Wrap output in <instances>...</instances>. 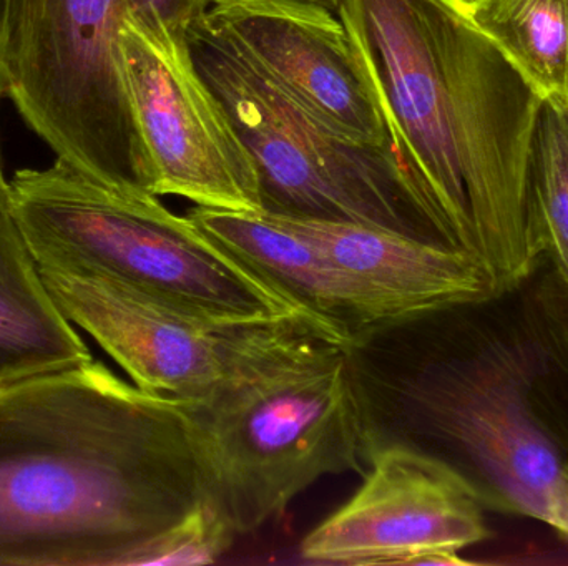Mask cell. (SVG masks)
<instances>
[{"instance_id":"obj_1","label":"cell","mask_w":568,"mask_h":566,"mask_svg":"<svg viewBox=\"0 0 568 566\" xmlns=\"http://www.w3.org/2000/svg\"><path fill=\"white\" fill-rule=\"evenodd\" d=\"M337 16L440 238L513 291L547 253L534 185L546 99L449 0H341Z\"/></svg>"},{"instance_id":"obj_9","label":"cell","mask_w":568,"mask_h":566,"mask_svg":"<svg viewBox=\"0 0 568 566\" xmlns=\"http://www.w3.org/2000/svg\"><path fill=\"white\" fill-rule=\"evenodd\" d=\"M40 275L63 316L92 336L133 384L179 401L209 398L316 336L341 344L306 319L213 321L103 276L55 269Z\"/></svg>"},{"instance_id":"obj_14","label":"cell","mask_w":568,"mask_h":566,"mask_svg":"<svg viewBox=\"0 0 568 566\" xmlns=\"http://www.w3.org/2000/svg\"><path fill=\"white\" fill-rule=\"evenodd\" d=\"M93 361L53 301L0 188V388Z\"/></svg>"},{"instance_id":"obj_18","label":"cell","mask_w":568,"mask_h":566,"mask_svg":"<svg viewBox=\"0 0 568 566\" xmlns=\"http://www.w3.org/2000/svg\"><path fill=\"white\" fill-rule=\"evenodd\" d=\"M213 0H126L132 12L155 13L166 25L180 32H189L193 23L199 22Z\"/></svg>"},{"instance_id":"obj_10","label":"cell","mask_w":568,"mask_h":566,"mask_svg":"<svg viewBox=\"0 0 568 566\" xmlns=\"http://www.w3.org/2000/svg\"><path fill=\"white\" fill-rule=\"evenodd\" d=\"M483 498L456 469L413 449L373 452L356 494L314 527L300 557L321 565H469L489 538Z\"/></svg>"},{"instance_id":"obj_7","label":"cell","mask_w":568,"mask_h":566,"mask_svg":"<svg viewBox=\"0 0 568 566\" xmlns=\"http://www.w3.org/2000/svg\"><path fill=\"white\" fill-rule=\"evenodd\" d=\"M126 0H6L0 80L26 125L80 172L146 192L122 75Z\"/></svg>"},{"instance_id":"obj_2","label":"cell","mask_w":568,"mask_h":566,"mask_svg":"<svg viewBox=\"0 0 568 566\" xmlns=\"http://www.w3.org/2000/svg\"><path fill=\"white\" fill-rule=\"evenodd\" d=\"M202 501L179 399L97 361L0 388V565L132 566Z\"/></svg>"},{"instance_id":"obj_22","label":"cell","mask_w":568,"mask_h":566,"mask_svg":"<svg viewBox=\"0 0 568 566\" xmlns=\"http://www.w3.org/2000/svg\"><path fill=\"white\" fill-rule=\"evenodd\" d=\"M306 2L317 3V6L324 7V9L331 10L334 13H337L341 6V0H306Z\"/></svg>"},{"instance_id":"obj_23","label":"cell","mask_w":568,"mask_h":566,"mask_svg":"<svg viewBox=\"0 0 568 566\" xmlns=\"http://www.w3.org/2000/svg\"><path fill=\"white\" fill-rule=\"evenodd\" d=\"M449 2H450V0H449Z\"/></svg>"},{"instance_id":"obj_5","label":"cell","mask_w":568,"mask_h":566,"mask_svg":"<svg viewBox=\"0 0 568 566\" xmlns=\"http://www.w3.org/2000/svg\"><path fill=\"white\" fill-rule=\"evenodd\" d=\"M180 402L203 501L236 535L275 521L326 475L366 474L347 348L331 339H307L209 398Z\"/></svg>"},{"instance_id":"obj_15","label":"cell","mask_w":568,"mask_h":566,"mask_svg":"<svg viewBox=\"0 0 568 566\" xmlns=\"http://www.w3.org/2000/svg\"><path fill=\"white\" fill-rule=\"evenodd\" d=\"M467 17L544 99L568 103V0H483Z\"/></svg>"},{"instance_id":"obj_16","label":"cell","mask_w":568,"mask_h":566,"mask_svg":"<svg viewBox=\"0 0 568 566\" xmlns=\"http://www.w3.org/2000/svg\"><path fill=\"white\" fill-rule=\"evenodd\" d=\"M534 185L547 253L568 288V103L546 100L534 142Z\"/></svg>"},{"instance_id":"obj_8","label":"cell","mask_w":568,"mask_h":566,"mask_svg":"<svg viewBox=\"0 0 568 566\" xmlns=\"http://www.w3.org/2000/svg\"><path fill=\"white\" fill-rule=\"evenodd\" d=\"M122 75L142 146L146 192L203 208L262 213L258 169L222 100L193 59L185 32L126 7Z\"/></svg>"},{"instance_id":"obj_17","label":"cell","mask_w":568,"mask_h":566,"mask_svg":"<svg viewBox=\"0 0 568 566\" xmlns=\"http://www.w3.org/2000/svg\"><path fill=\"white\" fill-rule=\"evenodd\" d=\"M239 537L232 525L206 501L156 535L133 557L132 566L216 564Z\"/></svg>"},{"instance_id":"obj_12","label":"cell","mask_w":568,"mask_h":566,"mask_svg":"<svg viewBox=\"0 0 568 566\" xmlns=\"http://www.w3.org/2000/svg\"><path fill=\"white\" fill-rule=\"evenodd\" d=\"M263 215L313 241L344 272L374 329L500 296L486 266L460 249L359 223Z\"/></svg>"},{"instance_id":"obj_13","label":"cell","mask_w":568,"mask_h":566,"mask_svg":"<svg viewBox=\"0 0 568 566\" xmlns=\"http://www.w3.org/2000/svg\"><path fill=\"white\" fill-rule=\"evenodd\" d=\"M186 216L213 241L327 326L344 344L374 331L369 312L349 279L300 233L263 213L195 206Z\"/></svg>"},{"instance_id":"obj_6","label":"cell","mask_w":568,"mask_h":566,"mask_svg":"<svg viewBox=\"0 0 568 566\" xmlns=\"http://www.w3.org/2000/svg\"><path fill=\"white\" fill-rule=\"evenodd\" d=\"M186 37L258 169L262 213L359 223L447 246L393 148L344 138L202 23Z\"/></svg>"},{"instance_id":"obj_11","label":"cell","mask_w":568,"mask_h":566,"mask_svg":"<svg viewBox=\"0 0 568 566\" xmlns=\"http://www.w3.org/2000/svg\"><path fill=\"white\" fill-rule=\"evenodd\" d=\"M199 22L344 138L393 148L337 13L306 0H213Z\"/></svg>"},{"instance_id":"obj_19","label":"cell","mask_w":568,"mask_h":566,"mask_svg":"<svg viewBox=\"0 0 568 566\" xmlns=\"http://www.w3.org/2000/svg\"><path fill=\"white\" fill-rule=\"evenodd\" d=\"M550 527L556 528L568 541V454L564 461L562 478H560L559 495H557Z\"/></svg>"},{"instance_id":"obj_21","label":"cell","mask_w":568,"mask_h":566,"mask_svg":"<svg viewBox=\"0 0 568 566\" xmlns=\"http://www.w3.org/2000/svg\"><path fill=\"white\" fill-rule=\"evenodd\" d=\"M480 2H483V0H450V3H453L459 12H463L464 16H469Z\"/></svg>"},{"instance_id":"obj_3","label":"cell","mask_w":568,"mask_h":566,"mask_svg":"<svg viewBox=\"0 0 568 566\" xmlns=\"http://www.w3.org/2000/svg\"><path fill=\"white\" fill-rule=\"evenodd\" d=\"M373 452L399 445L446 462L480 498L550 525L566 454L534 404L536 356L517 341L443 342L426 318L347 346Z\"/></svg>"},{"instance_id":"obj_20","label":"cell","mask_w":568,"mask_h":566,"mask_svg":"<svg viewBox=\"0 0 568 566\" xmlns=\"http://www.w3.org/2000/svg\"><path fill=\"white\" fill-rule=\"evenodd\" d=\"M3 13H6V0H0V43H2V30H3ZM3 90L2 80H0V105H2ZM7 178L3 175V162H2V138H0V188L6 186Z\"/></svg>"},{"instance_id":"obj_4","label":"cell","mask_w":568,"mask_h":566,"mask_svg":"<svg viewBox=\"0 0 568 566\" xmlns=\"http://www.w3.org/2000/svg\"><path fill=\"white\" fill-rule=\"evenodd\" d=\"M7 196L40 269L103 276L213 321L306 319L344 344L152 193L105 185L55 158L47 168L17 169Z\"/></svg>"}]
</instances>
